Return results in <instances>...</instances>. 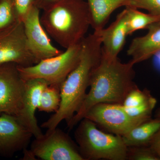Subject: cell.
Here are the masks:
<instances>
[{
  "label": "cell",
  "mask_w": 160,
  "mask_h": 160,
  "mask_svg": "<svg viewBox=\"0 0 160 160\" xmlns=\"http://www.w3.org/2000/svg\"><path fill=\"white\" fill-rule=\"evenodd\" d=\"M19 21L23 22L32 8L35 0H11Z\"/></svg>",
  "instance_id": "24"
},
{
  "label": "cell",
  "mask_w": 160,
  "mask_h": 160,
  "mask_svg": "<svg viewBox=\"0 0 160 160\" xmlns=\"http://www.w3.org/2000/svg\"><path fill=\"white\" fill-rule=\"evenodd\" d=\"M126 160H160L149 146L127 147Z\"/></svg>",
  "instance_id": "22"
},
{
  "label": "cell",
  "mask_w": 160,
  "mask_h": 160,
  "mask_svg": "<svg viewBox=\"0 0 160 160\" xmlns=\"http://www.w3.org/2000/svg\"><path fill=\"white\" fill-rule=\"evenodd\" d=\"M40 10L37 6H33L22 22L27 46L38 62L63 52L52 44L41 23Z\"/></svg>",
  "instance_id": "10"
},
{
  "label": "cell",
  "mask_w": 160,
  "mask_h": 160,
  "mask_svg": "<svg viewBox=\"0 0 160 160\" xmlns=\"http://www.w3.org/2000/svg\"><path fill=\"white\" fill-rule=\"evenodd\" d=\"M149 146L160 159V129L155 134L149 143Z\"/></svg>",
  "instance_id": "25"
},
{
  "label": "cell",
  "mask_w": 160,
  "mask_h": 160,
  "mask_svg": "<svg viewBox=\"0 0 160 160\" xmlns=\"http://www.w3.org/2000/svg\"><path fill=\"white\" fill-rule=\"evenodd\" d=\"M33 136L15 116L0 115V155L12 156L26 149Z\"/></svg>",
  "instance_id": "11"
},
{
  "label": "cell",
  "mask_w": 160,
  "mask_h": 160,
  "mask_svg": "<svg viewBox=\"0 0 160 160\" xmlns=\"http://www.w3.org/2000/svg\"><path fill=\"white\" fill-rule=\"evenodd\" d=\"M160 129V118L146 120L122 137L127 147L149 146L152 138Z\"/></svg>",
  "instance_id": "16"
},
{
  "label": "cell",
  "mask_w": 160,
  "mask_h": 160,
  "mask_svg": "<svg viewBox=\"0 0 160 160\" xmlns=\"http://www.w3.org/2000/svg\"><path fill=\"white\" fill-rule=\"evenodd\" d=\"M154 117L160 118V106L156 110Z\"/></svg>",
  "instance_id": "28"
},
{
  "label": "cell",
  "mask_w": 160,
  "mask_h": 160,
  "mask_svg": "<svg viewBox=\"0 0 160 160\" xmlns=\"http://www.w3.org/2000/svg\"><path fill=\"white\" fill-rule=\"evenodd\" d=\"M74 137L84 160H126L127 147L122 137L100 130L91 120L78 123Z\"/></svg>",
  "instance_id": "4"
},
{
  "label": "cell",
  "mask_w": 160,
  "mask_h": 160,
  "mask_svg": "<svg viewBox=\"0 0 160 160\" xmlns=\"http://www.w3.org/2000/svg\"><path fill=\"white\" fill-rule=\"evenodd\" d=\"M61 87L47 85L40 96L39 111L46 112H56L59 108L61 101Z\"/></svg>",
  "instance_id": "18"
},
{
  "label": "cell",
  "mask_w": 160,
  "mask_h": 160,
  "mask_svg": "<svg viewBox=\"0 0 160 160\" xmlns=\"http://www.w3.org/2000/svg\"><path fill=\"white\" fill-rule=\"evenodd\" d=\"M40 20L48 34L66 49L81 42L91 26L84 0H62L43 10Z\"/></svg>",
  "instance_id": "3"
},
{
  "label": "cell",
  "mask_w": 160,
  "mask_h": 160,
  "mask_svg": "<svg viewBox=\"0 0 160 160\" xmlns=\"http://www.w3.org/2000/svg\"><path fill=\"white\" fill-rule=\"evenodd\" d=\"M127 6L145 9L150 14L160 16V0H130Z\"/></svg>",
  "instance_id": "23"
},
{
  "label": "cell",
  "mask_w": 160,
  "mask_h": 160,
  "mask_svg": "<svg viewBox=\"0 0 160 160\" xmlns=\"http://www.w3.org/2000/svg\"><path fill=\"white\" fill-rule=\"evenodd\" d=\"M8 63L22 66L38 63L27 46L22 22L0 31V65Z\"/></svg>",
  "instance_id": "8"
},
{
  "label": "cell",
  "mask_w": 160,
  "mask_h": 160,
  "mask_svg": "<svg viewBox=\"0 0 160 160\" xmlns=\"http://www.w3.org/2000/svg\"><path fill=\"white\" fill-rule=\"evenodd\" d=\"M84 118L91 120L109 133L121 136L146 121L129 116L122 105L107 103L92 106Z\"/></svg>",
  "instance_id": "7"
},
{
  "label": "cell",
  "mask_w": 160,
  "mask_h": 160,
  "mask_svg": "<svg viewBox=\"0 0 160 160\" xmlns=\"http://www.w3.org/2000/svg\"><path fill=\"white\" fill-rule=\"evenodd\" d=\"M82 44L79 62L61 85L59 108L41 125L43 128L53 129L64 120L67 122L77 112L85 99L92 72L102 57V44L99 35L95 31L84 38Z\"/></svg>",
  "instance_id": "2"
},
{
  "label": "cell",
  "mask_w": 160,
  "mask_h": 160,
  "mask_svg": "<svg viewBox=\"0 0 160 160\" xmlns=\"http://www.w3.org/2000/svg\"><path fill=\"white\" fill-rule=\"evenodd\" d=\"M126 9L128 35L140 29H147L152 24L160 21V16L144 13L131 6H126Z\"/></svg>",
  "instance_id": "17"
},
{
  "label": "cell",
  "mask_w": 160,
  "mask_h": 160,
  "mask_svg": "<svg viewBox=\"0 0 160 160\" xmlns=\"http://www.w3.org/2000/svg\"><path fill=\"white\" fill-rule=\"evenodd\" d=\"M24 158H35L43 160H84L78 146L69 135L56 127L47 129L45 134L35 138Z\"/></svg>",
  "instance_id": "6"
},
{
  "label": "cell",
  "mask_w": 160,
  "mask_h": 160,
  "mask_svg": "<svg viewBox=\"0 0 160 160\" xmlns=\"http://www.w3.org/2000/svg\"><path fill=\"white\" fill-rule=\"evenodd\" d=\"M18 66L14 63L0 65V115L17 116L22 109L26 81Z\"/></svg>",
  "instance_id": "9"
},
{
  "label": "cell",
  "mask_w": 160,
  "mask_h": 160,
  "mask_svg": "<svg viewBox=\"0 0 160 160\" xmlns=\"http://www.w3.org/2000/svg\"><path fill=\"white\" fill-rule=\"evenodd\" d=\"M134 64L122 63L118 58L110 59L102 53L99 63L93 69L90 89L77 112L67 122L69 130L77 125L92 106L99 103L122 105L128 93L138 87L135 83Z\"/></svg>",
  "instance_id": "1"
},
{
  "label": "cell",
  "mask_w": 160,
  "mask_h": 160,
  "mask_svg": "<svg viewBox=\"0 0 160 160\" xmlns=\"http://www.w3.org/2000/svg\"><path fill=\"white\" fill-rule=\"evenodd\" d=\"M82 50L81 42L55 56L41 60L32 66H18V69L25 81L41 79L45 80L49 85L61 87L62 83L79 62Z\"/></svg>",
  "instance_id": "5"
},
{
  "label": "cell",
  "mask_w": 160,
  "mask_h": 160,
  "mask_svg": "<svg viewBox=\"0 0 160 160\" xmlns=\"http://www.w3.org/2000/svg\"><path fill=\"white\" fill-rule=\"evenodd\" d=\"M148 32L143 36L135 38L127 50V54L134 65L153 57L160 51V21L148 27Z\"/></svg>",
  "instance_id": "14"
},
{
  "label": "cell",
  "mask_w": 160,
  "mask_h": 160,
  "mask_svg": "<svg viewBox=\"0 0 160 160\" xmlns=\"http://www.w3.org/2000/svg\"><path fill=\"white\" fill-rule=\"evenodd\" d=\"M94 31L101 38L102 54L109 58H117L128 35L126 9L118 15L114 22L108 28Z\"/></svg>",
  "instance_id": "13"
},
{
  "label": "cell",
  "mask_w": 160,
  "mask_h": 160,
  "mask_svg": "<svg viewBox=\"0 0 160 160\" xmlns=\"http://www.w3.org/2000/svg\"><path fill=\"white\" fill-rule=\"evenodd\" d=\"M18 21L11 0H0V31Z\"/></svg>",
  "instance_id": "20"
},
{
  "label": "cell",
  "mask_w": 160,
  "mask_h": 160,
  "mask_svg": "<svg viewBox=\"0 0 160 160\" xmlns=\"http://www.w3.org/2000/svg\"><path fill=\"white\" fill-rule=\"evenodd\" d=\"M47 85H49L46 81L41 79L26 80L22 106L19 113L16 116L35 138L40 137L43 134L38 125L35 113L38 108L42 92Z\"/></svg>",
  "instance_id": "12"
},
{
  "label": "cell",
  "mask_w": 160,
  "mask_h": 160,
  "mask_svg": "<svg viewBox=\"0 0 160 160\" xmlns=\"http://www.w3.org/2000/svg\"><path fill=\"white\" fill-rule=\"evenodd\" d=\"M153 57L155 64L160 69V51L157 52Z\"/></svg>",
  "instance_id": "27"
},
{
  "label": "cell",
  "mask_w": 160,
  "mask_h": 160,
  "mask_svg": "<svg viewBox=\"0 0 160 160\" xmlns=\"http://www.w3.org/2000/svg\"><path fill=\"white\" fill-rule=\"evenodd\" d=\"M62 0H35V6L40 10H44Z\"/></svg>",
  "instance_id": "26"
},
{
  "label": "cell",
  "mask_w": 160,
  "mask_h": 160,
  "mask_svg": "<svg viewBox=\"0 0 160 160\" xmlns=\"http://www.w3.org/2000/svg\"><path fill=\"white\" fill-rule=\"evenodd\" d=\"M152 97L151 92L149 89L145 88L141 90L137 87L129 92L122 105L128 108L137 107L146 102Z\"/></svg>",
  "instance_id": "21"
},
{
  "label": "cell",
  "mask_w": 160,
  "mask_h": 160,
  "mask_svg": "<svg viewBox=\"0 0 160 160\" xmlns=\"http://www.w3.org/2000/svg\"><path fill=\"white\" fill-rule=\"evenodd\" d=\"M130 0H87L91 26L94 31L103 29L112 13L122 6H128Z\"/></svg>",
  "instance_id": "15"
},
{
  "label": "cell",
  "mask_w": 160,
  "mask_h": 160,
  "mask_svg": "<svg viewBox=\"0 0 160 160\" xmlns=\"http://www.w3.org/2000/svg\"><path fill=\"white\" fill-rule=\"evenodd\" d=\"M157 101L152 97L149 101L139 106L135 107H124V110L129 116L143 120H147L152 118V112L156 106Z\"/></svg>",
  "instance_id": "19"
}]
</instances>
